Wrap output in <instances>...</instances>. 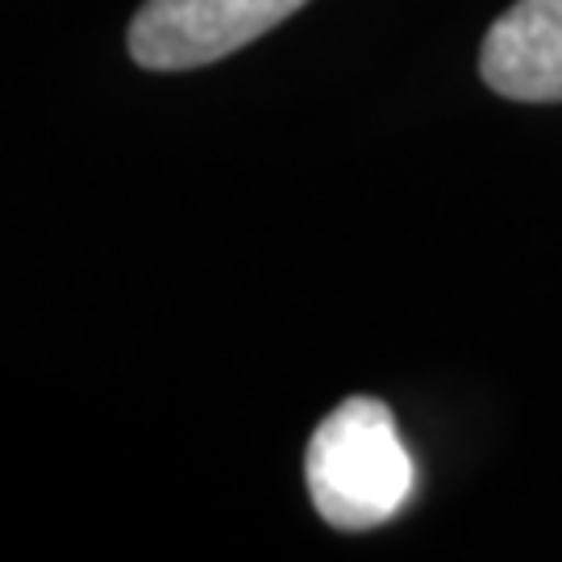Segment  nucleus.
Returning a JSON list of instances; mask_svg holds the SVG:
<instances>
[{
  "instance_id": "1",
  "label": "nucleus",
  "mask_w": 562,
  "mask_h": 562,
  "mask_svg": "<svg viewBox=\"0 0 562 562\" xmlns=\"http://www.w3.org/2000/svg\"><path fill=\"white\" fill-rule=\"evenodd\" d=\"M304 480L325 521L359 533L392 521L413 501L417 471L387 404L350 396L317 425L304 454Z\"/></svg>"
},
{
  "instance_id": "2",
  "label": "nucleus",
  "mask_w": 562,
  "mask_h": 562,
  "mask_svg": "<svg viewBox=\"0 0 562 562\" xmlns=\"http://www.w3.org/2000/svg\"><path fill=\"white\" fill-rule=\"evenodd\" d=\"M308 0H146L130 25V55L146 71L204 67L276 30Z\"/></svg>"
},
{
  "instance_id": "3",
  "label": "nucleus",
  "mask_w": 562,
  "mask_h": 562,
  "mask_svg": "<svg viewBox=\"0 0 562 562\" xmlns=\"http://www.w3.org/2000/svg\"><path fill=\"white\" fill-rule=\"evenodd\" d=\"M480 71L508 101H562V0H517L501 13L483 38Z\"/></svg>"
}]
</instances>
